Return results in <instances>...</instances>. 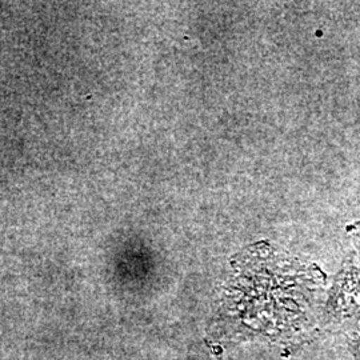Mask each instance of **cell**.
Returning a JSON list of instances; mask_svg holds the SVG:
<instances>
[{"mask_svg":"<svg viewBox=\"0 0 360 360\" xmlns=\"http://www.w3.org/2000/svg\"><path fill=\"white\" fill-rule=\"evenodd\" d=\"M349 349H351V352H352L354 360H360V335L359 336H356L355 339L351 340Z\"/></svg>","mask_w":360,"mask_h":360,"instance_id":"1","label":"cell"}]
</instances>
